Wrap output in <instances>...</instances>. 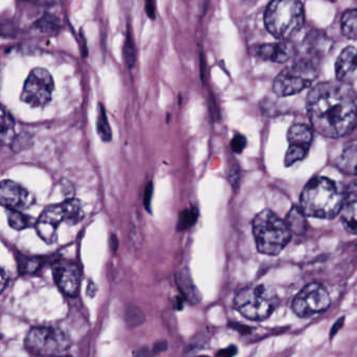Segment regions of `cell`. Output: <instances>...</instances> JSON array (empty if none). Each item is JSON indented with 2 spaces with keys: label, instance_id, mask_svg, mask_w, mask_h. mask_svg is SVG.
<instances>
[{
  "label": "cell",
  "instance_id": "obj_1",
  "mask_svg": "<svg viewBox=\"0 0 357 357\" xmlns=\"http://www.w3.org/2000/svg\"><path fill=\"white\" fill-rule=\"evenodd\" d=\"M307 112L312 127L321 135L340 138L354 131L357 123V96L351 86L323 82L310 90Z\"/></svg>",
  "mask_w": 357,
  "mask_h": 357
},
{
  "label": "cell",
  "instance_id": "obj_2",
  "mask_svg": "<svg viewBox=\"0 0 357 357\" xmlns=\"http://www.w3.org/2000/svg\"><path fill=\"white\" fill-rule=\"evenodd\" d=\"M344 195L328 178H312L302 190L300 208L306 216L331 220L341 212Z\"/></svg>",
  "mask_w": 357,
  "mask_h": 357
},
{
  "label": "cell",
  "instance_id": "obj_3",
  "mask_svg": "<svg viewBox=\"0 0 357 357\" xmlns=\"http://www.w3.org/2000/svg\"><path fill=\"white\" fill-rule=\"evenodd\" d=\"M305 20L301 0H272L264 13L268 33L279 40H289L303 26Z\"/></svg>",
  "mask_w": 357,
  "mask_h": 357
},
{
  "label": "cell",
  "instance_id": "obj_4",
  "mask_svg": "<svg viewBox=\"0 0 357 357\" xmlns=\"http://www.w3.org/2000/svg\"><path fill=\"white\" fill-rule=\"evenodd\" d=\"M253 234L258 251L272 256L278 255L291 237L284 220L268 209L260 212L254 218Z\"/></svg>",
  "mask_w": 357,
  "mask_h": 357
},
{
  "label": "cell",
  "instance_id": "obj_5",
  "mask_svg": "<svg viewBox=\"0 0 357 357\" xmlns=\"http://www.w3.org/2000/svg\"><path fill=\"white\" fill-rule=\"evenodd\" d=\"M279 304L276 291L266 284L245 287L234 299L235 310L250 321L261 322L272 316Z\"/></svg>",
  "mask_w": 357,
  "mask_h": 357
},
{
  "label": "cell",
  "instance_id": "obj_6",
  "mask_svg": "<svg viewBox=\"0 0 357 357\" xmlns=\"http://www.w3.org/2000/svg\"><path fill=\"white\" fill-rule=\"evenodd\" d=\"M85 216L84 205L79 199H70L61 204L50 206L36 222L38 235L46 243H54L58 237V228L63 222L77 225Z\"/></svg>",
  "mask_w": 357,
  "mask_h": 357
},
{
  "label": "cell",
  "instance_id": "obj_7",
  "mask_svg": "<svg viewBox=\"0 0 357 357\" xmlns=\"http://www.w3.org/2000/svg\"><path fill=\"white\" fill-rule=\"evenodd\" d=\"M318 77L317 61L308 56L298 58L291 66L283 69L274 82V92L278 96L300 93L312 85Z\"/></svg>",
  "mask_w": 357,
  "mask_h": 357
},
{
  "label": "cell",
  "instance_id": "obj_8",
  "mask_svg": "<svg viewBox=\"0 0 357 357\" xmlns=\"http://www.w3.org/2000/svg\"><path fill=\"white\" fill-rule=\"evenodd\" d=\"M68 335L54 327H35L25 337L24 346L33 356H61L70 346Z\"/></svg>",
  "mask_w": 357,
  "mask_h": 357
},
{
  "label": "cell",
  "instance_id": "obj_9",
  "mask_svg": "<svg viewBox=\"0 0 357 357\" xmlns=\"http://www.w3.org/2000/svg\"><path fill=\"white\" fill-rule=\"evenodd\" d=\"M331 298L320 283H310L301 289L293 300L291 308L299 318H310L328 310Z\"/></svg>",
  "mask_w": 357,
  "mask_h": 357
},
{
  "label": "cell",
  "instance_id": "obj_10",
  "mask_svg": "<svg viewBox=\"0 0 357 357\" xmlns=\"http://www.w3.org/2000/svg\"><path fill=\"white\" fill-rule=\"evenodd\" d=\"M54 89L52 75L44 68H36L29 73L21 93V100L33 108L45 106L52 100Z\"/></svg>",
  "mask_w": 357,
  "mask_h": 357
},
{
  "label": "cell",
  "instance_id": "obj_11",
  "mask_svg": "<svg viewBox=\"0 0 357 357\" xmlns=\"http://www.w3.org/2000/svg\"><path fill=\"white\" fill-rule=\"evenodd\" d=\"M54 278L59 289L69 297H75L79 294L81 285V271L73 262L59 260L52 266Z\"/></svg>",
  "mask_w": 357,
  "mask_h": 357
},
{
  "label": "cell",
  "instance_id": "obj_12",
  "mask_svg": "<svg viewBox=\"0 0 357 357\" xmlns=\"http://www.w3.org/2000/svg\"><path fill=\"white\" fill-rule=\"evenodd\" d=\"M35 203V197L24 187L13 181L0 182V205L8 210L26 209Z\"/></svg>",
  "mask_w": 357,
  "mask_h": 357
},
{
  "label": "cell",
  "instance_id": "obj_13",
  "mask_svg": "<svg viewBox=\"0 0 357 357\" xmlns=\"http://www.w3.org/2000/svg\"><path fill=\"white\" fill-rule=\"evenodd\" d=\"M255 56L262 60L275 63H285L296 54V46L289 40H281L277 43L262 44L253 47Z\"/></svg>",
  "mask_w": 357,
  "mask_h": 357
},
{
  "label": "cell",
  "instance_id": "obj_14",
  "mask_svg": "<svg viewBox=\"0 0 357 357\" xmlns=\"http://www.w3.org/2000/svg\"><path fill=\"white\" fill-rule=\"evenodd\" d=\"M337 81L346 85L357 83V48L349 46L345 48L337 58L335 65Z\"/></svg>",
  "mask_w": 357,
  "mask_h": 357
},
{
  "label": "cell",
  "instance_id": "obj_15",
  "mask_svg": "<svg viewBox=\"0 0 357 357\" xmlns=\"http://www.w3.org/2000/svg\"><path fill=\"white\" fill-rule=\"evenodd\" d=\"M340 213L346 230L357 234V184L350 185L346 190Z\"/></svg>",
  "mask_w": 357,
  "mask_h": 357
},
{
  "label": "cell",
  "instance_id": "obj_16",
  "mask_svg": "<svg viewBox=\"0 0 357 357\" xmlns=\"http://www.w3.org/2000/svg\"><path fill=\"white\" fill-rule=\"evenodd\" d=\"M337 167L342 173L357 176V140L348 142L337 160Z\"/></svg>",
  "mask_w": 357,
  "mask_h": 357
},
{
  "label": "cell",
  "instance_id": "obj_17",
  "mask_svg": "<svg viewBox=\"0 0 357 357\" xmlns=\"http://www.w3.org/2000/svg\"><path fill=\"white\" fill-rule=\"evenodd\" d=\"M287 139H289V146L310 149V144L314 139V132L308 126L297 123L289 128Z\"/></svg>",
  "mask_w": 357,
  "mask_h": 357
},
{
  "label": "cell",
  "instance_id": "obj_18",
  "mask_svg": "<svg viewBox=\"0 0 357 357\" xmlns=\"http://www.w3.org/2000/svg\"><path fill=\"white\" fill-rule=\"evenodd\" d=\"M305 214L299 206H294L287 214L285 224L291 233L296 235H302L307 231V220Z\"/></svg>",
  "mask_w": 357,
  "mask_h": 357
},
{
  "label": "cell",
  "instance_id": "obj_19",
  "mask_svg": "<svg viewBox=\"0 0 357 357\" xmlns=\"http://www.w3.org/2000/svg\"><path fill=\"white\" fill-rule=\"evenodd\" d=\"M14 127L15 121L12 115L0 105V150L10 142Z\"/></svg>",
  "mask_w": 357,
  "mask_h": 357
},
{
  "label": "cell",
  "instance_id": "obj_20",
  "mask_svg": "<svg viewBox=\"0 0 357 357\" xmlns=\"http://www.w3.org/2000/svg\"><path fill=\"white\" fill-rule=\"evenodd\" d=\"M341 29L348 39L357 40V10H348L344 13L341 20Z\"/></svg>",
  "mask_w": 357,
  "mask_h": 357
},
{
  "label": "cell",
  "instance_id": "obj_21",
  "mask_svg": "<svg viewBox=\"0 0 357 357\" xmlns=\"http://www.w3.org/2000/svg\"><path fill=\"white\" fill-rule=\"evenodd\" d=\"M8 225L15 230H23L33 225V220L31 216L18 210H8Z\"/></svg>",
  "mask_w": 357,
  "mask_h": 357
},
{
  "label": "cell",
  "instance_id": "obj_22",
  "mask_svg": "<svg viewBox=\"0 0 357 357\" xmlns=\"http://www.w3.org/2000/svg\"><path fill=\"white\" fill-rule=\"evenodd\" d=\"M178 284L180 285L181 291L184 294L185 297L191 303H197L199 301V295H197V289L192 284L190 277L188 276V273H181L178 277Z\"/></svg>",
  "mask_w": 357,
  "mask_h": 357
},
{
  "label": "cell",
  "instance_id": "obj_23",
  "mask_svg": "<svg viewBox=\"0 0 357 357\" xmlns=\"http://www.w3.org/2000/svg\"><path fill=\"white\" fill-rule=\"evenodd\" d=\"M98 133L100 137L104 142H111L112 140V131H111L110 125H109L108 117H107L106 109L102 104L98 105Z\"/></svg>",
  "mask_w": 357,
  "mask_h": 357
},
{
  "label": "cell",
  "instance_id": "obj_24",
  "mask_svg": "<svg viewBox=\"0 0 357 357\" xmlns=\"http://www.w3.org/2000/svg\"><path fill=\"white\" fill-rule=\"evenodd\" d=\"M308 151L310 149L302 148V146H289L287 150V155H285V165L287 167H291L295 163L303 160L307 156Z\"/></svg>",
  "mask_w": 357,
  "mask_h": 357
},
{
  "label": "cell",
  "instance_id": "obj_25",
  "mask_svg": "<svg viewBox=\"0 0 357 357\" xmlns=\"http://www.w3.org/2000/svg\"><path fill=\"white\" fill-rule=\"evenodd\" d=\"M37 27L44 33H54L60 29V21L52 15H45L37 22Z\"/></svg>",
  "mask_w": 357,
  "mask_h": 357
},
{
  "label": "cell",
  "instance_id": "obj_26",
  "mask_svg": "<svg viewBox=\"0 0 357 357\" xmlns=\"http://www.w3.org/2000/svg\"><path fill=\"white\" fill-rule=\"evenodd\" d=\"M123 56H125L128 67L133 68L136 63V47L133 37H132V33L130 31H128L127 38H126L125 46H123Z\"/></svg>",
  "mask_w": 357,
  "mask_h": 357
},
{
  "label": "cell",
  "instance_id": "obj_27",
  "mask_svg": "<svg viewBox=\"0 0 357 357\" xmlns=\"http://www.w3.org/2000/svg\"><path fill=\"white\" fill-rule=\"evenodd\" d=\"M197 208H188L180 214L178 222V230H186L195 224L197 220Z\"/></svg>",
  "mask_w": 357,
  "mask_h": 357
},
{
  "label": "cell",
  "instance_id": "obj_28",
  "mask_svg": "<svg viewBox=\"0 0 357 357\" xmlns=\"http://www.w3.org/2000/svg\"><path fill=\"white\" fill-rule=\"evenodd\" d=\"M126 321L130 326H139L144 321V316L139 308L130 307L126 312Z\"/></svg>",
  "mask_w": 357,
  "mask_h": 357
},
{
  "label": "cell",
  "instance_id": "obj_29",
  "mask_svg": "<svg viewBox=\"0 0 357 357\" xmlns=\"http://www.w3.org/2000/svg\"><path fill=\"white\" fill-rule=\"evenodd\" d=\"M165 349H167V343L165 341L159 342L153 349H149V348L138 349L134 354V357H155L160 352L165 351Z\"/></svg>",
  "mask_w": 357,
  "mask_h": 357
},
{
  "label": "cell",
  "instance_id": "obj_30",
  "mask_svg": "<svg viewBox=\"0 0 357 357\" xmlns=\"http://www.w3.org/2000/svg\"><path fill=\"white\" fill-rule=\"evenodd\" d=\"M245 146H247V138L241 134H236L231 140V149H232L233 152L237 153V154H241Z\"/></svg>",
  "mask_w": 357,
  "mask_h": 357
},
{
  "label": "cell",
  "instance_id": "obj_31",
  "mask_svg": "<svg viewBox=\"0 0 357 357\" xmlns=\"http://www.w3.org/2000/svg\"><path fill=\"white\" fill-rule=\"evenodd\" d=\"M153 195V184L152 182L149 183L146 187V191H144V207L148 209L149 212H151V202H152Z\"/></svg>",
  "mask_w": 357,
  "mask_h": 357
},
{
  "label": "cell",
  "instance_id": "obj_32",
  "mask_svg": "<svg viewBox=\"0 0 357 357\" xmlns=\"http://www.w3.org/2000/svg\"><path fill=\"white\" fill-rule=\"evenodd\" d=\"M237 349L235 346H229V347L225 348V349L220 350L218 352L216 357H233L236 354Z\"/></svg>",
  "mask_w": 357,
  "mask_h": 357
},
{
  "label": "cell",
  "instance_id": "obj_33",
  "mask_svg": "<svg viewBox=\"0 0 357 357\" xmlns=\"http://www.w3.org/2000/svg\"><path fill=\"white\" fill-rule=\"evenodd\" d=\"M146 12L151 19H155L154 0H146Z\"/></svg>",
  "mask_w": 357,
  "mask_h": 357
},
{
  "label": "cell",
  "instance_id": "obj_34",
  "mask_svg": "<svg viewBox=\"0 0 357 357\" xmlns=\"http://www.w3.org/2000/svg\"><path fill=\"white\" fill-rule=\"evenodd\" d=\"M344 321H345V318H341L339 321H337L335 322V324L333 325V329H331V337H335V335H337V333H339L340 329L343 327Z\"/></svg>",
  "mask_w": 357,
  "mask_h": 357
},
{
  "label": "cell",
  "instance_id": "obj_35",
  "mask_svg": "<svg viewBox=\"0 0 357 357\" xmlns=\"http://www.w3.org/2000/svg\"><path fill=\"white\" fill-rule=\"evenodd\" d=\"M6 283H8V277H6V273L0 268V294L6 287Z\"/></svg>",
  "mask_w": 357,
  "mask_h": 357
},
{
  "label": "cell",
  "instance_id": "obj_36",
  "mask_svg": "<svg viewBox=\"0 0 357 357\" xmlns=\"http://www.w3.org/2000/svg\"><path fill=\"white\" fill-rule=\"evenodd\" d=\"M197 357H210V356H197Z\"/></svg>",
  "mask_w": 357,
  "mask_h": 357
},
{
  "label": "cell",
  "instance_id": "obj_37",
  "mask_svg": "<svg viewBox=\"0 0 357 357\" xmlns=\"http://www.w3.org/2000/svg\"><path fill=\"white\" fill-rule=\"evenodd\" d=\"M56 357H70V356H56Z\"/></svg>",
  "mask_w": 357,
  "mask_h": 357
}]
</instances>
